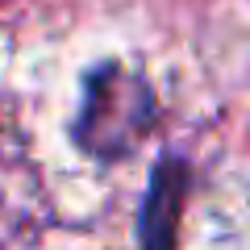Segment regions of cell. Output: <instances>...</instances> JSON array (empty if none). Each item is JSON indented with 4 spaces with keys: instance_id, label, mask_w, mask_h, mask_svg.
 I'll use <instances>...</instances> for the list:
<instances>
[{
    "instance_id": "1",
    "label": "cell",
    "mask_w": 250,
    "mask_h": 250,
    "mask_svg": "<svg viewBox=\"0 0 250 250\" xmlns=\"http://www.w3.org/2000/svg\"><path fill=\"white\" fill-rule=\"evenodd\" d=\"M159 121V96L142 71L125 62H96L83 75L80 113L71 121V138L88 159L121 163Z\"/></svg>"
},
{
    "instance_id": "2",
    "label": "cell",
    "mask_w": 250,
    "mask_h": 250,
    "mask_svg": "<svg viewBox=\"0 0 250 250\" xmlns=\"http://www.w3.org/2000/svg\"><path fill=\"white\" fill-rule=\"evenodd\" d=\"M188 196V163L184 159H163L150 175L142 200V217H138V238L142 246H167L175 242V221Z\"/></svg>"
}]
</instances>
